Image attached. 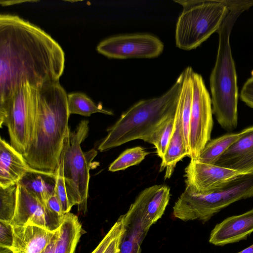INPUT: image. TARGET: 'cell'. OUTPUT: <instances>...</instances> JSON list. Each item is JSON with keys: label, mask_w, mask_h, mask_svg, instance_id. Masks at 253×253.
Instances as JSON below:
<instances>
[{"label": "cell", "mask_w": 253, "mask_h": 253, "mask_svg": "<svg viewBox=\"0 0 253 253\" xmlns=\"http://www.w3.org/2000/svg\"><path fill=\"white\" fill-rule=\"evenodd\" d=\"M164 45L157 37L137 33L110 37L97 45V51L110 58H151L160 55Z\"/></svg>", "instance_id": "30bf717a"}, {"label": "cell", "mask_w": 253, "mask_h": 253, "mask_svg": "<svg viewBox=\"0 0 253 253\" xmlns=\"http://www.w3.org/2000/svg\"><path fill=\"white\" fill-rule=\"evenodd\" d=\"M13 242L12 225L0 220V247L11 248Z\"/></svg>", "instance_id": "f1b7e54d"}, {"label": "cell", "mask_w": 253, "mask_h": 253, "mask_svg": "<svg viewBox=\"0 0 253 253\" xmlns=\"http://www.w3.org/2000/svg\"><path fill=\"white\" fill-rule=\"evenodd\" d=\"M17 205L12 226L33 225L51 231L57 230L63 220L49 210L38 197L19 184H17Z\"/></svg>", "instance_id": "8fae6325"}, {"label": "cell", "mask_w": 253, "mask_h": 253, "mask_svg": "<svg viewBox=\"0 0 253 253\" xmlns=\"http://www.w3.org/2000/svg\"><path fill=\"white\" fill-rule=\"evenodd\" d=\"M122 216L124 231L118 253H140L141 245L151 226L131 204Z\"/></svg>", "instance_id": "e0dca14e"}, {"label": "cell", "mask_w": 253, "mask_h": 253, "mask_svg": "<svg viewBox=\"0 0 253 253\" xmlns=\"http://www.w3.org/2000/svg\"><path fill=\"white\" fill-rule=\"evenodd\" d=\"M56 173L49 174L36 170L26 173L18 184L26 188L44 204L54 194Z\"/></svg>", "instance_id": "44dd1931"}, {"label": "cell", "mask_w": 253, "mask_h": 253, "mask_svg": "<svg viewBox=\"0 0 253 253\" xmlns=\"http://www.w3.org/2000/svg\"><path fill=\"white\" fill-rule=\"evenodd\" d=\"M182 7L175 28L177 47L196 48L217 32L229 11L227 0H174Z\"/></svg>", "instance_id": "52a82bcc"}, {"label": "cell", "mask_w": 253, "mask_h": 253, "mask_svg": "<svg viewBox=\"0 0 253 253\" xmlns=\"http://www.w3.org/2000/svg\"><path fill=\"white\" fill-rule=\"evenodd\" d=\"M253 197V173L242 174L212 191L202 193L186 185L173 207V215L184 221L207 222L231 204Z\"/></svg>", "instance_id": "5b68a950"}, {"label": "cell", "mask_w": 253, "mask_h": 253, "mask_svg": "<svg viewBox=\"0 0 253 253\" xmlns=\"http://www.w3.org/2000/svg\"><path fill=\"white\" fill-rule=\"evenodd\" d=\"M184 172L186 185L202 193L215 190L243 174L216 165L203 163L195 159H191Z\"/></svg>", "instance_id": "7c38bea8"}, {"label": "cell", "mask_w": 253, "mask_h": 253, "mask_svg": "<svg viewBox=\"0 0 253 253\" xmlns=\"http://www.w3.org/2000/svg\"><path fill=\"white\" fill-rule=\"evenodd\" d=\"M240 98L247 106L253 108V76L244 84L241 91Z\"/></svg>", "instance_id": "f546056e"}, {"label": "cell", "mask_w": 253, "mask_h": 253, "mask_svg": "<svg viewBox=\"0 0 253 253\" xmlns=\"http://www.w3.org/2000/svg\"><path fill=\"white\" fill-rule=\"evenodd\" d=\"M55 173L56 183L54 193L59 199L62 205L63 211L65 214L70 212L72 207L70 206L68 199L63 173L62 165L61 162H60Z\"/></svg>", "instance_id": "4316f807"}, {"label": "cell", "mask_w": 253, "mask_h": 253, "mask_svg": "<svg viewBox=\"0 0 253 253\" xmlns=\"http://www.w3.org/2000/svg\"><path fill=\"white\" fill-rule=\"evenodd\" d=\"M37 113L28 149L23 156L33 169L55 174L69 129L67 94L59 81L38 88Z\"/></svg>", "instance_id": "7a4b0ae2"}, {"label": "cell", "mask_w": 253, "mask_h": 253, "mask_svg": "<svg viewBox=\"0 0 253 253\" xmlns=\"http://www.w3.org/2000/svg\"><path fill=\"white\" fill-rule=\"evenodd\" d=\"M65 68L60 44L17 15H0V102L25 84L39 88L59 81Z\"/></svg>", "instance_id": "6da1fadb"}, {"label": "cell", "mask_w": 253, "mask_h": 253, "mask_svg": "<svg viewBox=\"0 0 253 253\" xmlns=\"http://www.w3.org/2000/svg\"><path fill=\"white\" fill-rule=\"evenodd\" d=\"M189 130L190 158L196 159L211 140L213 127L211 100L202 76L192 71Z\"/></svg>", "instance_id": "9c48e42d"}, {"label": "cell", "mask_w": 253, "mask_h": 253, "mask_svg": "<svg viewBox=\"0 0 253 253\" xmlns=\"http://www.w3.org/2000/svg\"><path fill=\"white\" fill-rule=\"evenodd\" d=\"M170 199V188L166 185H154L142 190L131 205L151 226L164 213Z\"/></svg>", "instance_id": "9a60e30c"}, {"label": "cell", "mask_w": 253, "mask_h": 253, "mask_svg": "<svg viewBox=\"0 0 253 253\" xmlns=\"http://www.w3.org/2000/svg\"><path fill=\"white\" fill-rule=\"evenodd\" d=\"M241 135V131L239 133H229L210 140L195 160L203 163L215 165L220 156Z\"/></svg>", "instance_id": "7402d4cb"}, {"label": "cell", "mask_w": 253, "mask_h": 253, "mask_svg": "<svg viewBox=\"0 0 253 253\" xmlns=\"http://www.w3.org/2000/svg\"><path fill=\"white\" fill-rule=\"evenodd\" d=\"M237 253H253V244Z\"/></svg>", "instance_id": "836d02e7"}, {"label": "cell", "mask_w": 253, "mask_h": 253, "mask_svg": "<svg viewBox=\"0 0 253 253\" xmlns=\"http://www.w3.org/2000/svg\"><path fill=\"white\" fill-rule=\"evenodd\" d=\"M67 100L70 115L78 114L85 117H89L96 113L113 115L112 111L104 109L100 104H96L85 93L82 92L68 94Z\"/></svg>", "instance_id": "603a6c76"}, {"label": "cell", "mask_w": 253, "mask_h": 253, "mask_svg": "<svg viewBox=\"0 0 253 253\" xmlns=\"http://www.w3.org/2000/svg\"><path fill=\"white\" fill-rule=\"evenodd\" d=\"M37 103L38 89L28 83L0 102V127H7L11 145L23 155L32 134Z\"/></svg>", "instance_id": "ba28073f"}, {"label": "cell", "mask_w": 253, "mask_h": 253, "mask_svg": "<svg viewBox=\"0 0 253 253\" xmlns=\"http://www.w3.org/2000/svg\"><path fill=\"white\" fill-rule=\"evenodd\" d=\"M175 115L164 121L145 141L154 145L157 153L161 159L165 154L172 134Z\"/></svg>", "instance_id": "cb8c5ba5"}, {"label": "cell", "mask_w": 253, "mask_h": 253, "mask_svg": "<svg viewBox=\"0 0 253 253\" xmlns=\"http://www.w3.org/2000/svg\"><path fill=\"white\" fill-rule=\"evenodd\" d=\"M88 123L87 120H82L74 130L69 128L60 159L70 206H78L79 211L84 213L87 211L91 163L97 155L94 149L84 153L81 149V144L88 133Z\"/></svg>", "instance_id": "8992f818"}, {"label": "cell", "mask_w": 253, "mask_h": 253, "mask_svg": "<svg viewBox=\"0 0 253 253\" xmlns=\"http://www.w3.org/2000/svg\"><path fill=\"white\" fill-rule=\"evenodd\" d=\"M253 232V208L239 215L228 217L211 230L209 242L223 246L245 240Z\"/></svg>", "instance_id": "5bb4252c"}, {"label": "cell", "mask_w": 253, "mask_h": 253, "mask_svg": "<svg viewBox=\"0 0 253 253\" xmlns=\"http://www.w3.org/2000/svg\"><path fill=\"white\" fill-rule=\"evenodd\" d=\"M122 234L117 236L112 241L103 253H118L120 238Z\"/></svg>", "instance_id": "1f68e13d"}, {"label": "cell", "mask_w": 253, "mask_h": 253, "mask_svg": "<svg viewBox=\"0 0 253 253\" xmlns=\"http://www.w3.org/2000/svg\"><path fill=\"white\" fill-rule=\"evenodd\" d=\"M241 132L240 137L220 156L215 165L243 174L253 173V126Z\"/></svg>", "instance_id": "4fadbf2b"}, {"label": "cell", "mask_w": 253, "mask_h": 253, "mask_svg": "<svg viewBox=\"0 0 253 253\" xmlns=\"http://www.w3.org/2000/svg\"><path fill=\"white\" fill-rule=\"evenodd\" d=\"M59 236V228L56 230L51 241L42 253H54L56 242Z\"/></svg>", "instance_id": "d6a6232c"}, {"label": "cell", "mask_w": 253, "mask_h": 253, "mask_svg": "<svg viewBox=\"0 0 253 253\" xmlns=\"http://www.w3.org/2000/svg\"><path fill=\"white\" fill-rule=\"evenodd\" d=\"M149 153L144 148L137 146L127 149L122 153L110 165L108 170L111 172L125 170L140 164Z\"/></svg>", "instance_id": "d4e9b609"}, {"label": "cell", "mask_w": 253, "mask_h": 253, "mask_svg": "<svg viewBox=\"0 0 253 253\" xmlns=\"http://www.w3.org/2000/svg\"><path fill=\"white\" fill-rule=\"evenodd\" d=\"M33 170L23 154L0 137V187L17 185L26 173Z\"/></svg>", "instance_id": "2e32d148"}, {"label": "cell", "mask_w": 253, "mask_h": 253, "mask_svg": "<svg viewBox=\"0 0 253 253\" xmlns=\"http://www.w3.org/2000/svg\"><path fill=\"white\" fill-rule=\"evenodd\" d=\"M46 206L49 210L57 215L61 216L64 215L61 203L55 193L48 199Z\"/></svg>", "instance_id": "4dcf8cb0"}, {"label": "cell", "mask_w": 253, "mask_h": 253, "mask_svg": "<svg viewBox=\"0 0 253 253\" xmlns=\"http://www.w3.org/2000/svg\"><path fill=\"white\" fill-rule=\"evenodd\" d=\"M123 231V218L122 215L91 253H103L112 241L121 235Z\"/></svg>", "instance_id": "83f0119b"}, {"label": "cell", "mask_w": 253, "mask_h": 253, "mask_svg": "<svg viewBox=\"0 0 253 253\" xmlns=\"http://www.w3.org/2000/svg\"><path fill=\"white\" fill-rule=\"evenodd\" d=\"M0 253H13L10 248L0 247Z\"/></svg>", "instance_id": "e575fe53"}, {"label": "cell", "mask_w": 253, "mask_h": 253, "mask_svg": "<svg viewBox=\"0 0 253 253\" xmlns=\"http://www.w3.org/2000/svg\"><path fill=\"white\" fill-rule=\"evenodd\" d=\"M186 156L190 157V150L185 141L181 113L177 104L173 131L160 168L161 172L166 169L165 179L171 177L177 163Z\"/></svg>", "instance_id": "d6986e66"}, {"label": "cell", "mask_w": 253, "mask_h": 253, "mask_svg": "<svg viewBox=\"0 0 253 253\" xmlns=\"http://www.w3.org/2000/svg\"><path fill=\"white\" fill-rule=\"evenodd\" d=\"M17 185L5 188L0 187V220L10 223L17 205Z\"/></svg>", "instance_id": "484cf974"}, {"label": "cell", "mask_w": 253, "mask_h": 253, "mask_svg": "<svg viewBox=\"0 0 253 253\" xmlns=\"http://www.w3.org/2000/svg\"><path fill=\"white\" fill-rule=\"evenodd\" d=\"M182 72L162 95L140 100L123 113L109 128L98 150L104 152L136 139L145 141L166 119L175 115L182 88Z\"/></svg>", "instance_id": "277c9868"}, {"label": "cell", "mask_w": 253, "mask_h": 253, "mask_svg": "<svg viewBox=\"0 0 253 253\" xmlns=\"http://www.w3.org/2000/svg\"><path fill=\"white\" fill-rule=\"evenodd\" d=\"M12 226L13 253H42L56 231L33 225Z\"/></svg>", "instance_id": "ac0fdd59"}, {"label": "cell", "mask_w": 253, "mask_h": 253, "mask_svg": "<svg viewBox=\"0 0 253 253\" xmlns=\"http://www.w3.org/2000/svg\"><path fill=\"white\" fill-rule=\"evenodd\" d=\"M248 9L244 5L229 9L217 32L219 35L217 53L210 77L212 112L220 126L228 132H232L238 125V88L230 36L238 17Z\"/></svg>", "instance_id": "3957f363"}, {"label": "cell", "mask_w": 253, "mask_h": 253, "mask_svg": "<svg viewBox=\"0 0 253 253\" xmlns=\"http://www.w3.org/2000/svg\"><path fill=\"white\" fill-rule=\"evenodd\" d=\"M83 231L76 215L70 212L64 214L59 228L54 253H74Z\"/></svg>", "instance_id": "ffe728a7"}]
</instances>
